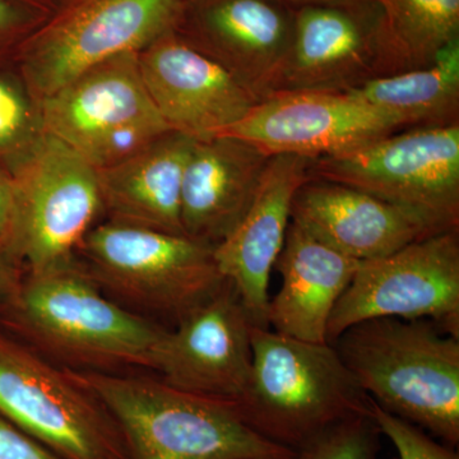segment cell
Returning <instances> with one entry per match:
<instances>
[{
  "label": "cell",
  "instance_id": "cell-20",
  "mask_svg": "<svg viewBox=\"0 0 459 459\" xmlns=\"http://www.w3.org/2000/svg\"><path fill=\"white\" fill-rule=\"evenodd\" d=\"M360 263L290 222L274 264L282 285L268 303V328L307 342H327L331 314Z\"/></svg>",
  "mask_w": 459,
  "mask_h": 459
},
{
  "label": "cell",
  "instance_id": "cell-26",
  "mask_svg": "<svg viewBox=\"0 0 459 459\" xmlns=\"http://www.w3.org/2000/svg\"><path fill=\"white\" fill-rule=\"evenodd\" d=\"M42 133L38 108L11 84L0 80V148L22 146L29 152Z\"/></svg>",
  "mask_w": 459,
  "mask_h": 459
},
{
  "label": "cell",
  "instance_id": "cell-3",
  "mask_svg": "<svg viewBox=\"0 0 459 459\" xmlns=\"http://www.w3.org/2000/svg\"><path fill=\"white\" fill-rule=\"evenodd\" d=\"M331 344L377 407L458 446V336L428 319L374 318Z\"/></svg>",
  "mask_w": 459,
  "mask_h": 459
},
{
  "label": "cell",
  "instance_id": "cell-5",
  "mask_svg": "<svg viewBox=\"0 0 459 459\" xmlns=\"http://www.w3.org/2000/svg\"><path fill=\"white\" fill-rule=\"evenodd\" d=\"M214 247L186 235L108 221L93 226L77 252L100 289L178 323L226 282Z\"/></svg>",
  "mask_w": 459,
  "mask_h": 459
},
{
  "label": "cell",
  "instance_id": "cell-19",
  "mask_svg": "<svg viewBox=\"0 0 459 459\" xmlns=\"http://www.w3.org/2000/svg\"><path fill=\"white\" fill-rule=\"evenodd\" d=\"M271 157L232 135L195 142L181 189L184 234L213 246L228 237L252 204Z\"/></svg>",
  "mask_w": 459,
  "mask_h": 459
},
{
  "label": "cell",
  "instance_id": "cell-9",
  "mask_svg": "<svg viewBox=\"0 0 459 459\" xmlns=\"http://www.w3.org/2000/svg\"><path fill=\"white\" fill-rule=\"evenodd\" d=\"M0 416L65 459H129L107 409L41 353L0 328Z\"/></svg>",
  "mask_w": 459,
  "mask_h": 459
},
{
  "label": "cell",
  "instance_id": "cell-10",
  "mask_svg": "<svg viewBox=\"0 0 459 459\" xmlns=\"http://www.w3.org/2000/svg\"><path fill=\"white\" fill-rule=\"evenodd\" d=\"M13 186V258L23 262L26 272L74 262L102 211L98 170L65 142L42 132Z\"/></svg>",
  "mask_w": 459,
  "mask_h": 459
},
{
  "label": "cell",
  "instance_id": "cell-1",
  "mask_svg": "<svg viewBox=\"0 0 459 459\" xmlns=\"http://www.w3.org/2000/svg\"><path fill=\"white\" fill-rule=\"evenodd\" d=\"M0 325L41 355L69 369L107 371L133 365L151 369L166 329L114 303L75 262L25 272Z\"/></svg>",
  "mask_w": 459,
  "mask_h": 459
},
{
  "label": "cell",
  "instance_id": "cell-29",
  "mask_svg": "<svg viewBox=\"0 0 459 459\" xmlns=\"http://www.w3.org/2000/svg\"><path fill=\"white\" fill-rule=\"evenodd\" d=\"M23 273L25 272L21 271L13 256L0 252V312L13 300L22 282Z\"/></svg>",
  "mask_w": 459,
  "mask_h": 459
},
{
  "label": "cell",
  "instance_id": "cell-8",
  "mask_svg": "<svg viewBox=\"0 0 459 459\" xmlns=\"http://www.w3.org/2000/svg\"><path fill=\"white\" fill-rule=\"evenodd\" d=\"M186 0H60L27 42V80L47 98L87 69L175 31Z\"/></svg>",
  "mask_w": 459,
  "mask_h": 459
},
{
  "label": "cell",
  "instance_id": "cell-27",
  "mask_svg": "<svg viewBox=\"0 0 459 459\" xmlns=\"http://www.w3.org/2000/svg\"><path fill=\"white\" fill-rule=\"evenodd\" d=\"M0 459H65L0 416Z\"/></svg>",
  "mask_w": 459,
  "mask_h": 459
},
{
  "label": "cell",
  "instance_id": "cell-33",
  "mask_svg": "<svg viewBox=\"0 0 459 459\" xmlns=\"http://www.w3.org/2000/svg\"><path fill=\"white\" fill-rule=\"evenodd\" d=\"M382 2L385 3V4L386 0H382Z\"/></svg>",
  "mask_w": 459,
  "mask_h": 459
},
{
  "label": "cell",
  "instance_id": "cell-32",
  "mask_svg": "<svg viewBox=\"0 0 459 459\" xmlns=\"http://www.w3.org/2000/svg\"><path fill=\"white\" fill-rule=\"evenodd\" d=\"M27 2L31 3L32 5H36L38 8H41V11L47 13V12H50L51 9L56 7L60 0H27Z\"/></svg>",
  "mask_w": 459,
  "mask_h": 459
},
{
  "label": "cell",
  "instance_id": "cell-22",
  "mask_svg": "<svg viewBox=\"0 0 459 459\" xmlns=\"http://www.w3.org/2000/svg\"><path fill=\"white\" fill-rule=\"evenodd\" d=\"M351 93L394 117L402 131L459 124V39L430 65L377 78Z\"/></svg>",
  "mask_w": 459,
  "mask_h": 459
},
{
  "label": "cell",
  "instance_id": "cell-24",
  "mask_svg": "<svg viewBox=\"0 0 459 459\" xmlns=\"http://www.w3.org/2000/svg\"><path fill=\"white\" fill-rule=\"evenodd\" d=\"M380 433L369 415L344 420L296 449L292 459H376Z\"/></svg>",
  "mask_w": 459,
  "mask_h": 459
},
{
  "label": "cell",
  "instance_id": "cell-18",
  "mask_svg": "<svg viewBox=\"0 0 459 459\" xmlns=\"http://www.w3.org/2000/svg\"><path fill=\"white\" fill-rule=\"evenodd\" d=\"M291 221L358 262L374 261L435 235L421 220L360 189L309 178L296 190Z\"/></svg>",
  "mask_w": 459,
  "mask_h": 459
},
{
  "label": "cell",
  "instance_id": "cell-16",
  "mask_svg": "<svg viewBox=\"0 0 459 459\" xmlns=\"http://www.w3.org/2000/svg\"><path fill=\"white\" fill-rule=\"evenodd\" d=\"M295 11L281 0H186L175 31L261 101L291 47Z\"/></svg>",
  "mask_w": 459,
  "mask_h": 459
},
{
  "label": "cell",
  "instance_id": "cell-12",
  "mask_svg": "<svg viewBox=\"0 0 459 459\" xmlns=\"http://www.w3.org/2000/svg\"><path fill=\"white\" fill-rule=\"evenodd\" d=\"M374 318L428 319L459 337V230L361 262L331 314L327 342Z\"/></svg>",
  "mask_w": 459,
  "mask_h": 459
},
{
  "label": "cell",
  "instance_id": "cell-30",
  "mask_svg": "<svg viewBox=\"0 0 459 459\" xmlns=\"http://www.w3.org/2000/svg\"><path fill=\"white\" fill-rule=\"evenodd\" d=\"M25 21V14L18 11L9 0H0V32L14 29Z\"/></svg>",
  "mask_w": 459,
  "mask_h": 459
},
{
  "label": "cell",
  "instance_id": "cell-14",
  "mask_svg": "<svg viewBox=\"0 0 459 459\" xmlns=\"http://www.w3.org/2000/svg\"><path fill=\"white\" fill-rule=\"evenodd\" d=\"M253 325L237 290L226 281L177 328L165 332L151 369L175 388L238 400L252 370Z\"/></svg>",
  "mask_w": 459,
  "mask_h": 459
},
{
  "label": "cell",
  "instance_id": "cell-11",
  "mask_svg": "<svg viewBox=\"0 0 459 459\" xmlns=\"http://www.w3.org/2000/svg\"><path fill=\"white\" fill-rule=\"evenodd\" d=\"M400 72L382 0L296 8L291 47L268 96L349 93Z\"/></svg>",
  "mask_w": 459,
  "mask_h": 459
},
{
  "label": "cell",
  "instance_id": "cell-17",
  "mask_svg": "<svg viewBox=\"0 0 459 459\" xmlns=\"http://www.w3.org/2000/svg\"><path fill=\"white\" fill-rule=\"evenodd\" d=\"M309 162L303 156H272L252 204L214 247L223 279L235 287L256 327L268 328L271 272L285 244L296 190L309 179Z\"/></svg>",
  "mask_w": 459,
  "mask_h": 459
},
{
  "label": "cell",
  "instance_id": "cell-15",
  "mask_svg": "<svg viewBox=\"0 0 459 459\" xmlns=\"http://www.w3.org/2000/svg\"><path fill=\"white\" fill-rule=\"evenodd\" d=\"M142 80L171 131L195 141L219 137L241 122L259 100L177 31L138 53Z\"/></svg>",
  "mask_w": 459,
  "mask_h": 459
},
{
  "label": "cell",
  "instance_id": "cell-28",
  "mask_svg": "<svg viewBox=\"0 0 459 459\" xmlns=\"http://www.w3.org/2000/svg\"><path fill=\"white\" fill-rule=\"evenodd\" d=\"M14 223H16V195L13 181L0 175V252L12 255Z\"/></svg>",
  "mask_w": 459,
  "mask_h": 459
},
{
  "label": "cell",
  "instance_id": "cell-6",
  "mask_svg": "<svg viewBox=\"0 0 459 459\" xmlns=\"http://www.w3.org/2000/svg\"><path fill=\"white\" fill-rule=\"evenodd\" d=\"M309 178L397 205L433 234L459 230V124L403 129L340 155L310 159Z\"/></svg>",
  "mask_w": 459,
  "mask_h": 459
},
{
  "label": "cell",
  "instance_id": "cell-2",
  "mask_svg": "<svg viewBox=\"0 0 459 459\" xmlns=\"http://www.w3.org/2000/svg\"><path fill=\"white\" fill-rule=\"evenodd\" d=\"M107 409L129 459H292L294 449L249 427L235 401L175 388L160 377L65 368Z\"/></svg>",
  "mask_w": 459,
  "mask_h": 459
},
{
  "label": "cell",
  "instance_id": "cell-21",
  "mask_svg": "<svg viewBox=\"0 0 459 459\" xmlns=\"http://www.w3.org/2000/svg\"><path fill=\"white\" fill-rule=\"evenodd\" d=\"M195 142L169 131L119 164L98 170L102 211L110 221L186 235L181 189Z\"/></svg>",
  "mask_w": 459,
  "mask_h": 459
},
{
  "label": "cell",
  "instance_id": "cell-7",
  "mask_svg": "<svg viewBox=\"0 0 459 459\" xmlns=\"http://www.w3.org/2000/svg\"><path fill=\"white\" fill-rule=\"evenodd\" d=\"M42 132L77 151L96 170L124 161L171 131L142 80L138 53L87 69L39 100Z\"/></svg>",
  "mask_w": 459,
  "mask_h": 459
},
{
  "label": "cell",
  "instance_id": "cell-31",
  "mask_svg": "<svg viewBox=\"0 0 459 459\" xmlns=\"http://www.w3.org/2000/svg\"><path fill=\"white\" fill-rule=\"evenodd\" d=\"M292 8L312 7V5H338L349 4L358 0H281Z\"/></svg>",
  "mask_w": 459,
  "mask_h": 459
},
{
  "label": "cell",
  "instance_id": "cell-13",
  "mask_svg": "<svg viewBox=\"0 0 459 459\" xmlns=\"http://www.w3.org/2000/svg\"><path fill=\"white\" fill-rule=\"evenodd\" d=\"M402 131L394 117L353 93H274L261 100L241 122L221 135H232L270 156L340 155Z\"/></svg>",
  "mask_w": 459,
  "mask_h": 459
},
{
  "label": "cell",
  "instance_id": "cell-4",
  "mask_svg": "<svg viewBox=\"0 0 459 459\" xmlns=\"http://www.w3.org/2000/svg\"><path fill=\"white\" fill-rule=\"evenodd\" d=\"M250 338L252 370L235 403L256 433L296 451L338 422L369 415L370 398L333 344L307 342L256 325Z\"/></svg>",
  "mask_w": 459,
  "mask_h": 459
},
{
  "label": "cell",
  "instance_id": "cell-23",
  "mask_svg": "<svg viewBox=\"0 0 459 459\" xmlns=\"http://www.w3.org/2000/svg\"><path fill=\"white\" fill-rule=\"evenodd\" d=\"M385 9L402 72L430 65L459 39V0H386Z\"/></svg>",
  "mask_w": 459,
  "mask_h": 459
},
{
  "label": "cell",
  "instance_id": "cell-25",
  "mask_svg": "<svg viewBox=\"0 0 459 459\" xmlns=\"http://www.w3.org/2000/svg\"><path fill=\"white\" fill-rule=\"evenodd\" d=\"M370 416L380 435L388 437L397 449V459H459L452 446L435 442L427 431L385 412L371 400Z\"/></svg>",
  "mask_w": 459,
  "mask_h": 459
}]
</instances>
